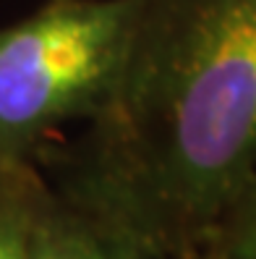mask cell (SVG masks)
Masks as SVG:
<instances>
[{
  "mask_svg": "<svg viewBox=\"0 0 256 259\" xmlns=\"http://www.w3.org/2000/svg\"><path fill=\"white\" fill-rule=\"evenodd\" d=\"M79 186L175 256L256 173V0H141Z\"/></svg>",
  "mask_w": 256,
  "mask_h": 259,
  "instance_id": "6da1fadb",
  "label": "cell"
},
{
  "mask_svg": "<svg viewBox=\"0 0 256 259\" xmlns=\"http://www.w3.org/2000/svg\"><path fill=\"white\" fill-rule=\"evenodd\" d=\"M141 0H47L0 29V157L113 95Z\"/></svg>",
  "mask_w": 256,
  "mask_h": 259,
  "instance_id": "7a4b0ae2",
  "label": "cell"
},
{
  "mask_svg": "<svg viewBox=\"0 0 256 259\" xmlns=\"http://www.w3.org/2000/svg\"><path fill=\"white\" fill-rule=\"evenodd\" d=\"M32 259H180L133 225L84 199L37 204Z\"/></svg>",
  "mask_w": 256,
  "mask_h": 259,
  "instance_id": "3957f363",
  "label": "cell"
},
{
  "mask_svg": "<svg viewBox=\"0 0 256 259\" xmlns=\"http://www.w3.org/2000/svg\"><path fill=\"white\" fill-rule=\"evenodd\" d=\"M201 249L217 251L228 259H256V173L225 209Z\"/></svg>",
  "mask_w": 256,
  "mask_h": 259,
  "instance_id": "277c9868",
  "label": "cell"
},
{
  "mask_svg": "<svg viewBox=\"0 0 256 259\" xmlns=\"http://www.w3.org/2000/svg\"><path fill=\"white\" fill-rule=\"evenodd\" d=\"M34 207L16 196L0 202V259H32Z\"/></svg>",
  "mask_w": 256,
  "mask_h": 259,
  "instance_id": "5b68a950",
  "label": "cell"
},
{
  "mask_svg": "<svg viewBox=\"0 0 256 259\" xmlns=\"http://www.w3.org/2000/svg\"><path fill=\"white\" fill-rule=\"evenodd\" d=\"M180 259H228V256H222L217 251H209V249H199V251H193L188 256H180Z\"/></svg>",
  "mask_w": 256,
  "mask_h": 259,
  "instance_id": "8992f818",
  "label": "cell"
}]
</instances>
